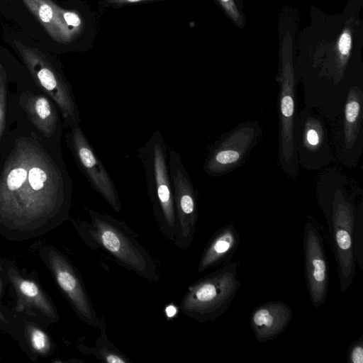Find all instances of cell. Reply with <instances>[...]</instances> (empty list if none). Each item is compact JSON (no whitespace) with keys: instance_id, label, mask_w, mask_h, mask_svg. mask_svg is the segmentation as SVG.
Here are the masks:
<instances>
[{"instance_id":"obj_2","label":"cell","mask_w":363,"mask_h":363,"mask_svg":"<svg viewBox=\"0 0 363 363\" xmlns=\"http://www.w3.org/2000/svg\"><path fill=\"white\" fill-rule=\"evenodd\" d=\"M86 210L90 221L76 222L75 225L86 245L106 251L120 266L150 284L157 283L160 274L156 261L138 235L123 220L91 208Z\"/></svg>"},{"instance_id":"obj_27","label":"cell","mask_w":363,"mask_h":363,"mask_svg":"<svg viewBox=\"0 0 363 363\" xmlns=\"http://www.w3.org/2000/svg\"><path fill=\"white\" fill-rule=\"evenodd\" d=\"M0 320L4 322V323H7L6 319L5 318V317L4 316V315L2 314L1 311H0Z\"/></svg>"},{"instance_id":"obj_20","label":"cell","mask_w":363,"mask_h":363,"mask_svg":"<svg viewBox=\"0 0 363 363\" xmlns=\"http://www.w3.org/2000/svg\"><path fill=\"white\" fill-rule=\"evenodd\" d=\"M98 329L100 330V335L97 337L94 346L86 347L82 345V352L104 362H131L129 358L120 351L108 338L106 322L104 318L101 319Z\"/></svg>"},{"instance_id":"obj_14","label":"cell","mask_w":363,"mask_h":363,"mask_svg":"<svg viewBox=\"0 0 363 363\" xmlns=\"http://www.w3.org/2000/svg\"><path fill=\"white\" fill-rule=\"evenodd\" d=\"M293 315L291 308L283 301H271L257 306L250 319L256 340L265 342L277 338L287 328Z\"/></svg>"},{"instance_id":"obj_9","label":"cell","mask_w":363,"mask_h":363,"mask_svg":"<svg viewBox=\"0 0 363 363\" xmlns=\"http://www.w3.org/2000/svg\"><path fill=\"white\" fill-rule=\"evenodd\" d=\"M68 139L78 168L86 177L91 187L103 197L115 212L120 213L121 203L116 186L80 126L71 128Z\"/></svg>"},{"instance_id":"obj_5","label":"cell","mask_w":363,"mask_h":363,"mask_svg":"<svg viewBox=\"0 0 363 363\" xmlns=\"http://www.w3.org/2000/svg\"><path fill=\"white\" fill-rule=\"evenodd\" d=\"M240 261L229 262L190 285L180 302L182 313L201 323L223 315L240 287Z\"/></svg>"},{"instance_id":"obj_10","label":"cell","mask_w":363,"mask_h":363,"mask_svg":"<svg viewBox=\"0 0 363 363\" xmlns=\"http://www.w3.org/2000/svg\"><path fill=\"white\" fill-rule=\"evenodd\" d=\"M294 143L296 153L307 169H318L333 160L323 122L309 108H304L295 118Z\"/></svg>"},{"instance_id":"obj_13","label":"cell","mask_w":363,"mask_h":363,"mask_svg":"<svg viewBox=\"0 0 363 363\" xmlns=\"http://www.w3.org/2000/svg\"><path fill=\"white\" fill-rule=\"evenodd\" d=\"M257 128L249 123L212 145L203 164L206 173L219 176L237 166L255 142Z\"/></svg>"},{"instance_id":"obj_7","label":"cell","mask_w":363,"mask_h":363,"mask_svg":"<svg viewBox=\"0 0 363 363\" xmlns=\"http://www.w3.org/2000/svg\"><path fill=\"white\" fill-rule=\"evenodd\" d=\"M168 158L179 228V238L175 246L184 250L194 238L198 220L197 193L180 155L170 149Z\"/></svg>"},{"instance_id":"obj_3","label":"cell","mask_w":363,"mask_h":363,"mask_svg":"<svg viewBox=\"0 0 363 363\" xmlns=\"http://www.w3.org/2000/svg\"><path fill=\"white\" fill-rule=\"evenodd\" d=\"M334 186L320 187L317 193L333 247L340 291L344 294L355 275L354 235L357 219L362 216V206L357 207L354 194H349L342 185Z\"/></svg>"},{"instance_id":"obj_18","label":"cell","mask_w":363,"mask_h":363,"mask_svg":"<svg viewBox=\"0 0 363 363\" xmlns=\"http://www.w3.org/2000/svg\"><path fill=\"white\" fill-rule=\"evenodd\" d=\"M21 106L35 126L46 137L57 130L58 116L50 101L43 95L22 94Z\"/></svg>"},{"instance_id":"obj_6","label":"cell","mask_w":363,"mask_h":363,"mask_svg":"<svg viewBox=\"0 0 363 363\" xmlns=\"http://www.w3.org/2000/svg\"><path fill=\"white\" fill-rule=\"evenodd\" d=\"M13 43L34 81L55 102L66 124L70 128L79 126V109L63 74L38 49L17 40Z\"/></svg>"},{"instance_id":"obj_28","label":"cell","mask_w":363,"mask_h":363,"mask_svg":"<svg viewBox=\"0 0 363 363\" xmlns=\"http://www.w3.org/2000/svg\"><path fill=\"white\" fill-rule=\"evenodd\" d=\"M1 291H2V281H1V276H0V295L1 294Z\"/></svg>"},{"instance_id":"obj_19","label":"cell","mask_w":363,"mask_h":363,"mask_svg":"<svg viewBox=\"0 0 363 363\" xmlns=\"http://www.w3.org/2000/svg\"><path fill=\"white\" fill-rule=\"evenodd\" d=\"M22 1L55 41L62 44L72 43L61 20L60 6L52 0Z\"/></svg>"},{"instance_id":"obj_12","label":"cell","mask_w":363,"mask_h":363,"mask_svg":"<svg viewBox=\"0 0 363 363\" xmlns=\"http://www.w3.org/2000/svg\"><path fill=\"white\" fill-rule=\"evenodd\" d=\"M48 262L55 280L75 312L86 324L99 328L101 319L88 296L83 282L74 267L58 251H48Z\"/></svg>"},{"instance_id":"obj_15","label":"cell","mask_w":363,"mask_h":363,"mask_svg":"<svg viewBox=\"0 0 363 363\" xmlns=\"http://www.w3.org/2000/svg\"><path fill=\"white\" fill-rule=\"evenodd\" d=\"M240 243L236 228L228 224L218 228L208 240L199 262L197 272L230 262Z\"/></svg>"},{"instance_id":"obj_8","label":"cell","mask_w":363,"mask_h":363,"mask_svg":"<svg viewBox=\"0 0 363 363\" xmlns=\"http://www.w3.org/2000/svg\"><path fill=\"white\" fill-rule=\"evenodd\" d=\"M279 82V161L284 171L295 177L298 173V166L294 143L296 93L291 50L287 53L283 52L282 70Z\"/></svg>"},{"instance_id":"obj_4","label":"cell","mask_w":363,"mask_h":363,"mask_svg":"<svg viewBox=\"0 0 363 363\" xmlns=\"http://www.w3.org/2000/svg\"><path fill=\"white\" fill-rule=\"evenodd\" d=\"M167 150L162 134L157 130L137 152L143 166L147 191L157 224L162 235L175 245L179 228Z\"/></svg>"},{"instance_id":"obj_21","label":"cell","mask_w":363,"mask_h":363,"mask_svg":"<svg viewBox=\"0 0 363 363\" xmlns=\"http://www.w3.org/2000/svg\"><path fill=\"white\" fill-rule=\"evenodd\" d=\"M26 330L30 345L34 352L42 355L50 352L51 342L43 330L33 324H27Z\"/></svg>"},{"instance_id":"obj_11","label":"cell","mask_w":363,"mask_h":363,"mask_svg":"<svg viewBox=\"0 0 363 363\" xmlns=\"http://www.w3.org/2000/svg\"><path fill=\"white\" fill-rule=\"evenodd\" d=\"M303 254L306 286L311 302L317 308L327 299L328 265L321 233L309 220L303 228Z\"/></svg>"},{"instance_id":"obj_22","label":"cell","mask_w":363,"mask_h":363,"mask_svg":"<svg viewBox=\"0 0 363 363\" xmlns=\"http://www.w3.org/2000/svg\"><path fill=\"white\" fill-rule=\"evenodd\" d=\"M352 48V34L350 29L345 28L337 41V59L339 67L346 65Z\"/></svg>"},{"instance_id":"obj_1","label":"cell","mask_w":363,"mask_h":363,"mask_svg":"<svg viewBox=\"0 0 363 363\" xmlns=\"http://www.w3.org/2000/svg\"><path fill=\"white\" fill-rule=\"evenodd\" d=\"M65 183L56 164L39 145L19 140L0 176V222L35 230L64 208Z\"/></svg>"},{"instance_id":"obj_26","label":"cell","mask_w":363,"mask_h":363,"mask_svg":"<svg viewBox=\"0 0 363 363\" xmlns=\"http://www.w3.org/2000/svg\"><path fill=\"white\" fill-rule=\"evenodd\" d=\"M161 0H102L101 5L104 7L118 8L125 6H131L133 4L152 2Z\"/></svg>"},{"instance_id":"obj_17","label":"cell","mask_w":363,"mask_h":363,"mask_svg":"<svg viewBox=\"0 0 363 363\" xmlns=\"http://www.w3.org/2000/svg\"><path fill=\"white\" fill-rule=\"evenodd\" d=\"M362 91L353 86L347 91L344 110L342 145L345 152L357 150L358 141L362 140Z\"/></svg>"},{"instance_id":"obj_25","label":"cell","mask_w":363,"mask_h":363,"mask_svg":"<svg viewBox=\"0 0 363 363\" xmlns=\"http://www.w3.org/2000/svg\"><path fill=\"white\" fill-rule=\"evenodd\" d=\"M224 10L232 18V20L238 25L242 24V18L240 15L235 0H218Z\"/></svg>"},{"instance_id":"obj_23","label":"cell","mask_w":363,"mask_h":363,"mask_svg":"<svg viewBox=\"0 0 363 363\" xmlns=\"http://www.w3.org/2000/svg\"><path fill=\"white\" fill-rule=\"evenodd\" d=\"M6 72L0 64V138L4 130L6 112Z\"/></svg>"},{"instance_id":"obj_24","label":"cell","mask_w":363,"mask_h":363,"mask_svg":"<svg viewBox=\"0 0 363 363\" xmlns=\"http://www.w3.org/2000/svg\"><path fill=\"white\" fill-rule=\"evenodd\" d=\"M347 361L350 363L363 362V335L356 340L347 351Z\"/></svg>"},{"instance_id":"obj_16","label":"cell","mask_w":363,"mask_h":363,"mask_svg":"<svg viewBox=\"0 0 363 363\" xmlns=\"http://www.w3.org/2000/svg\"><path fill=\"white\" fill-rule=\"evenodd\" d=\"M8 277L16 293V311L34 309L49 318L57 319L52 303L35 282L23 278L13 267L8 269Z\"/></svg>"}]
</instances>
